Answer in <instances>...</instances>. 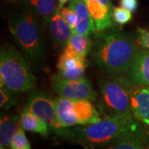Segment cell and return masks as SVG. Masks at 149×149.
<instances>
[{
  "mask_svg": "<svg viewBox=\"0 0 149 149\" xmlns=\"http://www.w3.org/2000/svg\"><path fill=\"white\" fill-rule=\"evenodd\" d=\"M139 50L136 40L114 27L95 33L91 56L103 71L123 74L130 69Z\"/></svg>",
  "mask_w": 149,
  "mask_h": 149,
  "instance_id": "1",
  "label": "cell"
},
{
  "mask_svg": "<svg viewBox=\"0 0 149 149\" xmlns=\"http://www.w3.org/2000/svg\"><path fill=\"white\" fill-rule=\"evenodd\" d=\"M135 120L131 113L109 115L90 124L60 128L56 134L69 142L85 147L102 148L115 141Z\"/></svg>",
  "mask_w": 149,
  "mask_h": 149,
  "instance_id": "2",
  "label": "cell"
},
{
  "mask_svg": "<svg viewBox=\"0 0 149 149\" xmlns=\"http://www.w3.org/2000/svg\"><path fill=\"white\" fill-rule=\"evenodd\" d=\"M36 80L29 64L16 49L12 47L1 48L0 86L21 93L33 89Z\"/></svg>",
  "mask_w": 149,
  "mask_h": 149,
  "instance_id": "3",
  "label": "cell"
},
{
  "mask_svg": "<svg viewBox=\"0 0 149 149\" xmlns=\"http://www.w3.org/2000/svg\"><path fill=\"white\" fill-rule=\"evenodd\" d=\"M36 14L20 12L11 17L9 30L17 44L36 65L45 62L41 30Z\"/></svg>",
  "mask_w": 149,
  "mask_h": 149,
  "instance_id": "4",
  "label": "cell"
},
{
  "mask_svg": "<svg viewBox=\"0 0 149 149\" xmlns=\"http://www.w3.org/2000/svg\"><path fill=\"white\" fill-rule=\"evenodd\" d=\"M135 86L128 75L112 74L100 82V107L109 115L131 113L130 100Z\"/></svg>",
  "mask_w": 149,
  "mask_h": 149,
  "instance_id": "5",
  "label": "cell"
},
{
  "mask_svg": "<svg viewBox=\"0 0 149 149\" xmlns=\"http://www.w3.org/2000/svg\"><path fill=\"white\" fill-rule=\"evenodd\" d=\"M55 101L59 128L86 125L101 119L100 112L91 100H73L59 96Z\"/></svg>",
  "mask_w": 149,
  "mask_h": 149,
  "instance_id": "6",
  "label": "cell"
},
{
  "mask_svg": "<svg viewBox=\"0 0 149 149\" xmlns=\"http://www.w3.org/2000/svg\"><path fill=\"white\" fill-rule=\"evenodd\" d=\"M24 109L40 118L55 133L58 132L60 128L56 119V101L47 92H33L29 97Z\"/></svg>",
  "mask_w": 149,
  "mask_h": 149,
  "instance_id": "7",
  "label": "cell"
},
{
  "mask_svg": "<svg viewBox=\"0 0 149 149\" xmlns=\"http://www.w3.org/2000/svg\"><path fill=\"white\" fill-rule=\"evenodd\" d=\"M52 85L60 97L73 100L87 99L92 101H95L97 98L94 87L85 77L79 80H65L55 74Z\"/></svg>",
  "mask_w": 149,
  "mask_h": 149,
  "instance_id": "8",
  "label": "cell"
},
{
  "mask_svg": "<svg viewBox=\"0 0 149 149\" xmlns=\"http://www.w3.org/2000/svg\"><path fill=\"white\" fill-rule=\"evenodd\" d=\"M149 145V128L135 120L131 127L106 149H146Z\"/></svg>",
  "mask_w": 149,
  "mask_h": 149,
  "instance_id": "9",
  "label": "cell"
},
{
  "mask_svg": "<svg viewBox=\"0 0 149 149\" xmlns=\"http://www.w3.org/2000/svg\"><path fill=\"white\" fill-rule=\"evenodd\" d=\"M87 66L88 61L85 57L63 49L57 61L58 73L56 75L65 80H79L85 77Z\"/></svg>",
  "mask_w": 149,
  "mask_h": 149,
  "instance_id": "10",
  "label": "cell"
},
{
  "mask_svg": "<svg viewBox=\"0 0 149 149\" xmlns=\"http://www.w3.org/2000/svg\"><path fill=\"white\" fill-rule=\"evenodd\" d=\"M91 13L96 32H103L115 27L113 17V6L111 0H83Z\"/></svg>",
  "mask_w": 149,
  "mask_h": 149,
  "instance_id": "11",
  "label": "cell"
},
{
  "mask_svg": "<svg viewBox=\"0 0 149 149\" xmlns=\"http://www.w3.org/2000/svg\"><path fill=\"white\" fill-rule=\"evenodd\" d=\"M130 111L136 120L149 128V86H136L130 100Z\"/></svg>",
  "mask_w": 149,
  "mask_h": 149,
  "instance_id": "12",
  "label": "cell"
},
{
  "mask_svg": "<svg viewBox=\"0 0 149 149\" xmlns=\"http://www.w3.org/2000/svg\"><path fill=\"white\" fill-rule=\"evenodd\" d=\"M128 77L135 87L149 86V50L138 51L128 70Z\"/></svg>",
  "mask_w": 149,
  "mask_h": 149,
  "instance_id": "13",
  "label": "cell"
},
{
  "mask_svg": "<svg viewBox=\"0 0 149 149\" xmlns=\"http://www.w3.org/2000/svg\"><path fill=\"white\" fill-rule=\"evenodd\" d=\"M47 24L51 37L54 42L60 47H65L73 34V30L61 16L59 8L51 17Z\"/></svg>",
  "mask_w": 149,
  "mask_h": 149,
  "instance_id": "14",
  "label": "cell"
},
{
  "mask_svg": "<svg viewBox=\"0 0 149 149\" xmlns=\"http://www.w3.org/2000/svg\"><path fill=\"white\" fill-rule=\"evenodd\" d=\"M69 7L75 13L78 18L77 26L74 32L85 36L95 34L96 32L95 26L85 2L83 0H70Z\"/></svg>",
  "mask_w": 149,
  "mask_h": 149,
  "instance_id": "15",
  "label": "cell"
},
{
  "mask_svg": "<svg viewBox=\"0 0 149 149\" xmlns=\"http://www.w3.org/2000/svg\"><path fill=\"white\" fill-rule=\"evenodd\" d=\"M21 128L20 115L1 114L0 120V144L1 148L10 147L13 136Z\"/></svg>",
  "mask_w": 149,
  "mask_h": 149,
  "instance_id": "16",
  "label": "cell"
},
{
  "mask_svg": "<svg viewBox=\"0 0 149 149\" xmlns=\"http://www.w3.org/2000/svg\"><path fill=\"white\" fill-rule=\"evenodd\" d=\"M20 126L25 131L39 133L47 137L49 133V126L40 118L27 109H23L20 114Z\"/></svg>",
  "mask_w": 149,
  "mask_h": 149,
  "instance_id": "17",
  "label": "cell"
},
{
  "mask_svg": "<svg viewBox=\"0 0 149 149\" xmlns=\"http://www.w3.org/2000/svg\"><path fill=\"white\" fill-rule=\"evenodd\" d=\"M27 3L30 10L41 17L46 24L58 9L56 0H27Z\"/></svg>",
  "mask_w": 149,
  "mask_h": 149,
  "instance_id": "18",
  "label": "cell"
},
{
  "mask_svg": "<svg viewBox=\"0 0 149 149\" xmlns=\"http://www.w3.org/2000/svg\"><path fill=\"white\" fill-rule=\"evenodd\" d=\"M92 46L93 41L89 36L74 32L64 49L86 58L88 54L91 52Z\"/></svg>",
  "mask_w": 149,
  "mask_h": 149,
  "instance_id": "19",
  "label": "cell"
},
{
  "mask_svg": "<svg viewBox=\"0 0 149 149\" xmlns=\"http://www.w3.org/2000/svg\"><path fill=\"white\" fill-rule=\"evenodd\" d=\"M18 101V95L15 91L0 86V107L3 110H8Z\"/></svg>",
  "mask_w": 149,
  "mask_h": 149,
  "instance_id": "20",
  "label": "cell"
},
{
  "mask_svg": "<svg viewBox=\"0 0 149 149\" xmlns=\"http://www.w3.org/2000/svg\"><path fill=\"white\" fill-rule=\"evenodd\" d=\"M11 149H32L31 143L25 134V130L20 128L15 133L10 143Z\"/></svg>",
  "mask_w": 149,
  "mask_h": 149,
  "instance_id": "21",
  "label": "cell"
},
{
  "mask_svg": "<svg viewBox=\"0 0 149 149\" xmlns=\"http://www.w3.org/2000/svg\"><path fill=\"white\" fill-rule=\"evenodd\" d=\"M113 17L115 23L123 26L133 19V13L123 7H114L113 11Z\"/></svg>",
  "mask_w": 149,
  "mask_h": 149,
  "instance_id": "22",
  "label": "cell"
},
{
  "mask_svg": "<svg viewBox=\"0 0 149 149\" xmlns=\"http://www.w3.org/2000/svg\"><path fill=\"white\" fill-rule=\"evenodd\" d=\"M60 13H61V16L65 18V20L67 22V23L70 26L71 29L73 30V32H74L75 27L77 26V22H78V18H77L75 13L70 8L69 6L63 7L62 8H61Z\"/></svg>",
  "mask_w": 149,
  "mask_h": 149,
  "instance_id": "23",
  "label": "cell"
},
{
  "mask_svg": "<svg viewBox=\"0 0 149 149\" xmlns=\"http://www.w3.org/2000/svg\"><path fill=\"white\" fill-rule=\"evenodd\" d=\"M135 40L143 49L149 50V29L139 27L137 30Z\"/></svg>",
  "mask_w": 149,
  "mask_h": 149,
  "instance_id": "24",
  "label": "cell"
},
{
  "mask_svg": "<svg viewBox=\"0 0 149 149\" xmlns=\"http://www.w3.org/2000/svg\"><path fill=\"white\" fill-rule=\"evenodd\" d=\"M120 6L126 8L130 12H135L139 7V1L138 0H119Z\"/></svg>",
  "mask_w": 149,
  "mask_h": 149,
  "instance_id": "25",
  "label": "cell"
},
{
  "mask_svg": "<svg viewBox=\"0 0 149 149\" xmlns=\"http://www.w3.org/2000/svg\"><path fill=\"white\" fill-rule=\"evenodd\" d=\"M70 1V0H57V3H58V8L59 9H61V8H62L63 7L65 6V4Z\"/></svg>",
  "mask_w": 149,
  "mask_h": 149,
  "instance_id": "26",
  "label": "cell"
},
{
  "mask_svg": "<svg viewBox=\"0 0 149 149\" xmlns=\"http://www.w3.org/2000/svg\"><path fill=\"white\" fill-rule=\"evenodd\" d=\"M146 149H149V145L147 147V148H146Z\"/></svg>",
  "mask_w": 149,
  "mask_h": 149,
  "instance_id": "27",
  "label": "cell"
},
{
  "mask_svg": "<svg viewBox=\"0 0 149 149\" xmlns=\"http://www.w3.org/2000/svg\"><path fill=\"white\" fill-rule=\"evenodd\" d=\"M1 149H6L5 148H1Z\"/></svg>",
  "mask_w": 149,
  "mask_h": 149,
  "instance_id": "28",
  "label": "cell"
}]
</instances>
